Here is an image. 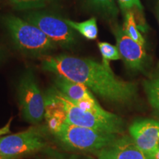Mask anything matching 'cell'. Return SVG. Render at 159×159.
<instances>
[{"mask_svg":"<svg viewBox=\"0 0 159 159\" xmlns=\"http://www.w3.org/2000/svg\"><path fill=\"white\" fill-rule=\"evenodd\" d=\"M43 70L82 83L105 100L128 103L136 95V85L114 74L110 66L89 58L67 55L47 56L43 60Z\"/></svg>","mask_w":159,"mask_h":159,"instance_id":"1","label":"cell"},{"mask_svg":"<svg viewBox=\"0 0 159 159\" xmlns=\"http://www.w3.org/2000/svg\"><path fill=\"white\" fill-rule=\"evenodd\" d=\"M2 21L16 48L25 54L39 56L55 48L54 42L39 27L25 19L7 15L2 18Z\"/></svg>","mask_w":159,"mask_h":159,"instance_id":"2","label":"cell"},{"mask_svg":"<svg viewBox=\"0 0 159 159\" xmlns=\"http://www.w3.org/2000/svg\"><path fill=\"white\" fill-rule=\"evenodd\" d=\"M50 91L53 96L60 101L64 108L65 123L91 128L108 134H119L124 130L122 119L116 115L110 112L99 114L82 110L56 88Z\"/></svg>","mask_w":159,"mask_h":159,"instance_id":"3","label":"cell"},{"mask_svg":"<svg viewBox=\"0 0 159 159\" xmlns=\"http://www.w3.org/2000/svg\"><path fill=\"white\" fill-rule=\"evenodd\" d=\"M52 135L69 150L95 152L107 147L118 138L116 134L68 123L63 124Z\"/></svg>","mask_w":159,"mask_h":159,"instance_id":"4","label":"cell"},{"mask_svg":"<svg viewBox=\"0 0 159 159\" xmlns=\"http://www.w3.org/2000/svg\"><path fill=\"white\" fill-rule=\"evenodd\" d=\"M47 147V130L32 127L23 132L0 138V156L17 159L20 156L44 150Z\"/></svg>","mask_w":159,"mask_h":159,"instance_id":"5","label":"cell"},{"mask_svg":"<svg viewBox=\"0 0 159 159\" xmlns=\"http://www.w3.org/2000/svg\"><path fill=\"white\" fill-rule=\"evenodd\" d=\"M18 97L24 118L33 124L41 122L45 116V97L31 71H26L20 79Z\"/></svg>","mask_w":159,"mask_h":159,"instance_id":"6","label":"cell"},{"mask_svg":"<svg viewBox=\"0 0 159 159\" xmlns=\"http://www.w3.org/2000/svg\"><path fill=\"white\" fill-rule=\"evenodd\" d=\"M24 19L39 27L55 43L69 47L75 43L74 30L57 16L45 12H32Z\"/></svg>","mask_w":159,"mask_h":159,"instance_id":"7","label":"cell"},{"mask_svg":"<svg viewBox=\"0 0 159 159\" xmlns=\"http://www.w3.org/2000/svg\"><path fill=\"white\" fill-rule=\"evenodd\" d=\"M129 131L139 148L155 156L159 150V122L153 119H139L133 123Z\"/></svg>","mask_w":159,"mask_h":159,"instance_id":"8","label":"cell"},{"mask_svg":"<svg viewBox=\"0 0 159 159\" xmlns=\"http://www.w3.org/2000/svg\"><path fill=\"white\" fill-rule=\"evenodd\" d=\"M114 35L119 54L127 66L133 70H142L146 57L144 46L129 37L120 26L115 27Z\"/></svg>","mask_w":159,"mask_h":159,"instance_id":"9","label":"cell"},{"mask_svg":"<svg viewBox=\"0 0 159 159\" xmlns=\"http://www.w3.org/2000/svg\"><path fill=\"white\" fill-rule=\"evenodd\" d=\"M97 153L99 159H156L143 151L130 136L117 138Z\"/></svg>","mask_w":159,"mask_h":159,"instance_id":"10","label":"cell"},{"mask_svg":"<svg viewBox=\"0 0 159 159\" xmlns=\"http://www.w3.org/2000/svg\"><path fill=\"white\" fill-rule=\"evenodd\" d=\"M56 76L55 80L56 89L72 102L94 99L90 89L85 85L74 82L64 77Z\"/></svg>","mask_w":159,"mask_h":159,"instance_id":"11","label":"cell"},{"mask_svg":"<svg viewBox=\"0 0 159 159\" xmlns=\"http://www.w3.org/2000/svg\"><path fill=\"white\" fill-rule=\"evenodd\" d=\"M71 28L77 31L83 37L89 40H94L98 35V27L97 25V20L95 18L86 20V21L77 22L70 19H64Z\"/></svg>","mask_w":159,"mask_h":159,"instance_id":"12","label":"cell"},{"mask_svg":"<svg viewBox=\"0 0 159 159\" xmlns=\"http://www.w3.org/2000/svg\"><path fill=\"white\" fill-rule=\"evenodd\" d=\"M123 30H124L125 33L133 40H134L135 41L140 44L143 46L144 45V39L142 36V33L139 31L134 14L132 11H128L125 13Z\"/></svg>","mask_w":159,"mask_h":159,"instance_id":"13","label":"cell"},{"mask_svg":"<svg viewBox=\"0 0 159 159\" xmlns=\"http://www.w3.org/2000/svg\"><path fill=\"white\" fill-rule=\"evenodd\" d=\"M144 89L152 106L159 111V72L144 82Z\"/></svg>","mask_w":159,"mask_h":159,"instance_id":"14","label":"cell"},{"mask_svg":"<svg viewBox=\"0 0 159 159\" xmlns=\"http://www.w3.org/2000/svg\"><path fill=\"white\" fill-rule=\"evenodd\" d=\"M93 8L110 18H116L118 15L114 0H87Z\"/></svg>","mask_w":159,"mask_h":159,"instance_id":"15","label":"cell"},{"mask_svg":"<svg viewBox=\"0 0 159 159\" xmlns=\"http://www.w3.org/2000/svg\"><path fill=\"white\" fill-rule=\"evenodd\" d=\"M98 47L103 58L102 63L105 65L109 66L110 61H116L122 58L116 46L107 42H99Z\"/></svg>","mask_w":159,"mask_h":159,"instance_id":"16","label":"cell"},{"mask_svg":"<svg viewBox=\"0 0 159 159\" xmlns=\"http://www.w3.org/2000/svg\"><path fill=\"white\" fill-rule=\"evenodd\" d=\"M19 10L39 9L45 7L44 0H7Z\"/></svg>","mask_w":159,"mask_h":159,"instance_id":"17","label":"cell"},{"mask_svg":"<svg viewBox=\"0 0 159 159\" xmlns=\"http://www.w3.org/2000/svg\"><path fill=\"white\" fill-rule=\"evenodd\" d=\"M119 5L122 11H130L132 8H136L142 11L143 7L140 0H117Z\"/></svg>","mask_w":159,"mask_h":159,"instance_id":"18","label":"cell"},{"mask_svg":"<svg viewBox=\"0 0 159 159\" xmlns=\"http://www.w3.org/2000/svg\"><path fill=\"white\" fill-rule=\"evenodd\" d=\"M50 156L47 159H91L88 156L79 154H61L60 152H50Z\"/></svg>","mask_w":159,"mask_h":159,"instance_id":"19","label":"cell"},{"mask_svg":"<svg viewBox=\"0 0 159 159\" xmlns=\"http://www.w3.org/2000/svg\"><path fill=\"white\" fill-rule=\"evenodd\" d=\"M11 121H12V118L10 119L9 122L6 124L5 126H4L3 128H0V136L9 134V133L11 132V130H10V128H11Z\"/></svg>","mask_w":159,"mask_h":159,"instance_id":"20","label":"cell"},{"mask_svg":"<svg viewBox=\"0 0 159 159\" xmlns=\"http://www.w3.org/2000/svg\"><path fill=\"white\" fill-rule=\"evenodd\" d=\"M155 158H156V159H159V150L156 152V155H155Z\"/></svg>","mask_w":159,"mask_h":159,"instance_id":"21","label":"cell"},{"mask_svg":"<svg viewBox=\"0 0 159 159\" xmlns=\"http://www.w3.org/2000/svg\"><path fill=\"white\" fill-rule=\"evenodd\" d=\"M0 159H14V158H6V157L0 156Z\"/></svg>","mask_w":159,"mask_h":159,"instance_id":"22","label":"cell"},{"mask_svg":"<svg viewBox=\"0 0 159 159\" xmlns=\"http://www.w3.org/2000/svg\"><path fill=\"white\" fill-rule=\"evenodd\" d=\"M44 1H52V0H44Z\"/></svg>","mask_w":159,"mask_h":159,"instance_id":"23","label":"cell"}]
</instances>
